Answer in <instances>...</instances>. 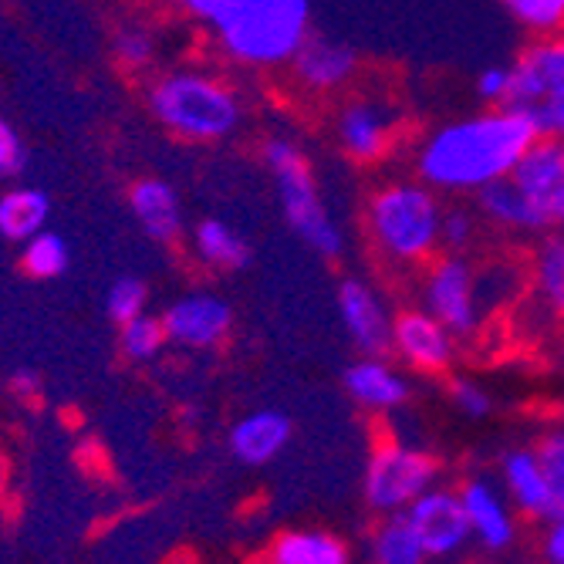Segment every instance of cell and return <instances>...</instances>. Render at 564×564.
Listing matches in <instances>:
<instances>
[{
	"label": "cell",
	"instance_id": "obj_1",
	"mask_svg": "<svg viewBox=\"0 0 564 564\" xmlns=\"http://www.w3.org/2000/svg\"><path fill=\"white\" fill-rule=\"evenodd\" d=\"M538 132L507 106H487L430 126L409 149V166L440 196H474L514 173Z\"/></svg>",
	"mask_w": 564,
	"mask_h": 564
},
{
	"label": "cell",
	"instance_id": "obj_2",
	"mask_svg": "<svg viewBox=\"0 0 564 564\" xmlns=\"http://www.w3.org/2000/svg\"><path fill=\"white\" fill-rule=\"evenodd\" d=\"M446 203L416 176H395L372 186L362 207L369 247L392 268H426L443 250Z\"/></svg>",
	"mask_w": 564,
	"mask_h": 564
},
{
	"label": "cell",
	"instance_id": "obj_3",
	"mask_svg": "<svg viewBox=\"0 0 564 564\" xmlns=\"http://www.w3.org/2000/svg\"><path fill=\"white\" fill-rule=\"evenodd\" d=\"M207 28L230 62L258 72L288 68L312 34V0H227Z\"/></svg>",
	"mask_w": 564,
	"mask_h": 564
},
{
	"label": "cell",
	"instance_id": "obj_4",
	"mask_svg": "<svg viewBox=\"0 0 564 564\" xmlns=\"http://www.w3.org/2000/svg\"><path fill=\"white\" fill-rule=\"evenodd\" d=\"M145 109L183 142H220L243 122L240 91L203 68H173L149 82Z\"/></svg>",
	"mask_w": 564,
	"mask_h": 564
},
{
	"label": "cell",
	"instance_id": "obj_5",
	"mask_svg": "<svg viewBox=\"0 0 564 564\" xmlns=\"http://www.w3.org/2000/svg\"><path fill=\"white\" fill-rule=\"evenodd\" d=\"M261 160L278 186V203L284 210L288 227L304 240L307 250H315L318 258L335 261L345 253V230L332 217L328 203L322 199L318 176L312 170L307 152L288 139V135H271L261 145Z\"/></svg>",
	"mask_w": 564,
	"mask_h": 564
},
{
	"label": "cell",
	"instance_id": "obj_6",
	"mask_svg": "<svg viewBox=\"0 0 564 564\" xmlns=\"http://www.w3.org/2000/svg\"><path fill=\"white\" fill-rule=\"evenodd\" d=\"M503 106L518 112L541 139L564 142V31L531 37L510 65Z\"/></svg>",
	"mask_w": 564,
	"mask_h": 564
},
{
	"label": "cell",
	"instance_id": "obj_7",
	"mask_svg": "<svg viewBox=\"0 0 564 564\" xmlns=\"http://www.w3.org/2000/svg\"><path fill=\"white\" fill-rule=\"evenodd\" d=\"M436 484H440V464L433 453L409 446L402 440H382L366 464L362 494L379 518H389V514H402L409 503L420 500Z\"/></svg>",
	"mask_w": 564,
	"mask_h": 564
},
{
	"label": "cell",
	"instance_id": "obj_8",
	"mask_svg": "<svg viewBox=\"0 0 564 564\" xmlns=\"http://www.w3.org/2000/svg\"><path fill=\"white\" fill-rule=\"evenodd\" d=\"M420 297L426 312L456 338L474 335L484 322V307L477 294V264L467 253H436L423 271Z\"/></svg>",
	"mask_w": 564,
	"mask_h": 564
},
{
	"label": "cell",
	"instance_id": "obj_9",
	"mask_svg": "<svg viewBox=\"0 0 564 564\" xmlns=\"http://www.w3.org/2000/svg\"><path fill=\"white\" fill-rule=\"evenodd\" d=\"M402 139V112L382 95H351L335 112V142L358 166L386 163Z\"/></svg>",
	"mask_w": 564,
	"mask_h": 564
},
{
	"label": "cell",
	"instance_id": "obj_10",
	"mask_svg": "<svg viewBox=\"0 0 564 564\" xmlns=\"http://www.w3.org/2000/svg\"><path fill=\"white\" fill-rule=\"evenodd\" d=\"M405 521L413 524L426 557L446 561L456 557L470 544V524L464 514V503H459V490L453 487H433L420 500H413L405 510Z\"/></svg>",
	"mask_w": 564,
	"mask_h": 564
},
{
	"label": "cell",
	"instance_id": "obj_11",
	"mask_svg": "<svg viewBox=\"0 0 564 564\" xmlns=\"http://www.w3.org/2000/svg\"><path fill=\"white\" fill-rule=\"evenodd\" d=\"M510 183L528 196L547 230L564 227V142L538 135L510 173Z\"/></svg>",
	"mask_w": 564,
	"mask_h": 564
},
{
	"label": "cell",
	"instance_id": "obj_12",
	"mask_svg": "<svg viewBox=\"0 0 564 564\" xmlns=\"http://www.w3.org/2000/svg\"><path fill=\"white\" fill-rule=\"evenodd\" d=\"M166 338L189 351H207L227 341L234 328V307L214 291H189L176 297L163 315Z\"/></svg>",
	"mask_w": 564,
	"mask_h": 564
},
{
	"label": "cell",
	"instance_id": "obj_13",
	"mask_svg": "<svg viewBox=\"0 0 564 564\" xmlns=\"http://www.w3.org/2000/svg\"><path fill=\"white\" fill-rule=\"evenodd\" d=\"M358 68H362L358 51L325 34H307V41L297 47V55L288 65L291 82L304 95H315V98L345 91L358 78Z\"/></svg>",
	"mask_w": 564,
	"mask_h": 564
},
{
	"label": "cell",
	"instance_id": "obj_14",
	"mask_svg": "<svg viewBox=\"0 0 564 564\" xmlns=\"http://www.w3.org/2000/svg\"><path fill=\"white\" fill-rule=\"evenodd\" d=\"M389 351H395L399 362H405L409 369L440 376L456 358V335L440 325L426 307H409V312L392 315Z\"/></svg>",
	"mask_w": 564,
	"mask_h": 564
},
{
	"label": "cell",
	"instance_id": "obj_15",
	"mask_svg": "<svg viewBox=\"0 0 564 564\" xmlns=\"http://www.w3.org/2000/svg\"><path fill=\"white\" fill-rule=\"evenodd\" d=\"M338 318L348 341L362 355H386L392 341V312L386 297L362 278L338 284Z\"/></svg>",
	"mask_w": 564,
	"mask_h": 564
},
{
	"label": "cell",
	"instance_id": "obj_16",
	"mask_svg": "<svg viewBox=\"0 0 564 564\" xmlns=\"http://www.w3.org/2000/svg\"><path fill=\"white\" fill-rule=\"evenodd\" d=\"M459 503L470 524V541L484 544L487 551H503L518 538V514L507 500L500 484L487 477H474L459 487Z\"/></svg>",
	"mask_w": 564,
	"mask_h": 564
},
{
	"label": "cell",
	"instance_id": "obj_17",
	"mask_svg": "<svg viewBox=\"0 0 564 564\" xmlns=\"http://www.w3.org/2000/svg\"><path fill=\"white\" fill-rule=\"evenodd\" d=\"M500 490L514 503L518 514L534 521L554 518V490L538 449L518 446L500 456Z\"/></svg>",
	"mask_w": 564,
	"mask_h": 564
},
{
	"label": "cell",
	"instance_id": "obj_18",
	"mask_svg": "<svg viewBox=\"0 0 564 564\" xmlns=\"http://www.w3.org/2000/svg\"><path fill=\"white\" fill-rule=\"evenodd\" d=\"M341 386L358 405L366 409V413H376V416L395 413V409H402L409 402V395H413L409 379L392 362H386L382 355L355 358V362L341 372Z\"/></svg>",
	"mask_w": 564,
	"mask_h": 564
},
{
	"label": "cell",
	"instance_id": "obj_19",
	"mask_svg": "<svg viewBox=\"0 0 564 564\" xmlns=\"http://www.w3.org/2000/svg\"><path fill=\"white\" fill-rule=\"evenodd\" d=\"M294 423L281 413V409H258V413H247L230 426V453L240 459L243 467H268L284 453L291 443Z\"/></svg>",
	"mask_w": 564,
	"mask_h": 564
},
{
	"label": "cell",
	"instance_id": "obj_20",
	"mask_svg": "<svg viewBox=\"0 0 564 564\" xmlns=\"http://www.w3.org/2000/svg\"><path fill=\"white\" fill-rule=\"evenodd\" d=\"M470 199H474V214L487 227H494V230L521 234V237H541V234H547V224L541 220V214L528 203V196L514 183H510V176L484 186Z\"/></svg>",
	"mask_w": 564,
	"mask_h": 564
},
{
	"label": "cell",
	"instance_id": "obj_21",
	"mask_svg": "<svg viewBox=\"0 0 564 564\" xmlns=\"http://www.w3.org/2000/svg\"><path fill=\"white\" fill-rule=\"evenodd\" d=\"M129 210L145 230V237L152 240L173 243L183 234V203L173 183L166 180H156V176L135 180L129 189Z\"/></svg>",
	"mask_w": 564,
	"mask_h": 564
},
{
	"label": "cell",
	"instance_id": "obj_22",
	"mask_svg": "<svg viewBox=\"0 0 564 564\" xmlns=\"http://www.w3.org/2000/svg\"><path fill=\"white\" fill-rule=\"evenodd\" d=\"M528 284L534 301L551 315H564V230H547L531 250Z\"/></svg>",
	"mask_w": 564,
	"mask_h": 564
},
{
	"label": "cell",
	"instance_id": "obj_23",
	"mask_svg": "<svg viewBox=\"0 0 564 564\" xmlns=\"http://www.w3.org/2000/svg\"><path fill=\"white\" fill-rule=\"evenodd\" d=\"M271 564H351V551L332 531L297 528L271 544Z\"/></svg>",
	"mask_w": 564,
	"mask_h": 564
},
{
	"label": "cell",
	"instance_id": "obj_24",
	"mask_svg": "<svg viewBox=\"0 0 564 564\" xmlns=\"http://www.w3.org/2000/svg\"><path fill=\"white\" fill-rule=\"evenodd\" d=\"M193 253L214 271H243L250 264V243L224 220H199L193 227Z\"/></svg>",
	"mask_w": 564,
	"mask_h": 564
},
{
	"label": "cell",
	"instance_id": "obj_25",
	"mask_svg": "<svg viewBox=\"0 0 564 564\" xmlns=\"http://www.w3.org/2000/svg\"><path fill=\"white\" fill-rule=\"evenodd\" d=\"M366 557L369 564H426L430 561L413 524L405 521V514H389L369 531Z\"/></svg>",
	"mask_w": 564,
	"mask_h": 564
},
{
	"label": "cell",
	"instance_id": "obj_26",
	"mask_svg": "<svg viewBox=\"0 0 564 564\" xmlns=\"http://www.w3.org/2000/svg\"><path fill=\"white\" fill-rule=\"evenodd\" d=\"M47 217H51V199L41 189L18 186L0 196V234L14 243H24L34 234H41Z\"/></svg>",
	"mask_w": 564,
	"mask_h": 564
},
{
	"label": "cell",
	"instance_id": "obj_27",
	"mask_svg": "<svg viewBox=\"0 0 564 564\" xmlns=\"http://www.w3.org/2000/svg\"><path fill=\"white\" fill-rule=\"evenodd\" d=\"M68 243L62 234L55 230H41L34 234L31 240H24V250H21V264L31 278L37 281H51V278H62L68 271Z\"/></svg>",
	"mask_w": 564,
	"mask_h": 564
},
{
	"label": "cell",
	"instance_id": "obj_28",
	"mask_svg": "<svg viewBox=\"0 0 564 564\" xmlns=\"http://www.w3.org/2000/svg\"><path fill=\"white\" fill-rule=\"evenodd\" d=\"M166 328L163 318H152V315H135L132 322L119 325V351L129 358V362H152L160 358V351L166 348Z\"/></svg>",
	"mask_w": 564,
	"mask_h": 564
},
{
	"label": "cell",
	"instance_id": "obj_29",
	"mask_svg": "<svg viewBox=\"0 0 564 564\" xmlns=\"http://www.w3.org/2000/svg\"><path fill=\"white\" fill-rule=\"evenodd\" d=\"M500 8L531 37L564 31V0H500Z\"/></svg>",
	"mask_w": 564,
	"mask_h": 564
},
{
	"label": "cell",
	"instance_id": "obj_30",
	"mask_svg": "<svg viewBox=\"0 0 564 564\" xmlns=\"http://www.w3.org/2000/svg\"><path fill=\"white\" fill-rule=\"evenodd\" d=\"M112 55L126 72L139 75L156 62V37H152L149 28H142V24H126L112 37Z\"/></svg>",
	"mask_w": 564,
	"mask_h": 564
},
{
	"label": "cell",
	"instance_id": "obj_31",
	"mask_svg": "<svg viewBox=\"0 0 564 564\" xmlns=\"http://www.w3.org/2000/svg\"><path fill=\"white\" fill-rule=\"evenodd\" d=\"M145 297H149V291H145V284H142L139 278H119V281L109 288V297H106L109 318H112L116 325L132 322L135 315L145 312Z\"/></svg>",
	"mask_w": 564,
	"mask_h": 564
},
{
	"label": "cell",
	"instance_id": "obj_32",
	"mask_svg": "<svg viewBox=\"0 0 564 564\" xmlns=\"http://www.w3.org/2000/svg\"><path fill=\"white\" fill-rule=\"evenodd\" d=\"M480 217L470 207H446L443 214V250L449 253H467L477 240Z\"/></svg>",
	"mask_w": 564,
	"mask_h": 564
},
{
	"label": "cell",
	"instance_id": "obj_33",
	"mask_svg": "<svg viewBox=\"0 0 564 564\" xmlns=\"http://www.w3.org/2000/svg\"><path fill=\"white\" fill-rule=\"evenodd\" d=\"M541 464L551 477V490H554V514H564V426L551 430L538 446Z\"/></svg>",
	"mask_w": 564,
	"mask_h": 564
},
{
	"label": "cell",
	"instance_id": "obj_34",
	"mask_svg": "<svg viewBox=\"0 0 564 564\" xmlns=\"http://www.w3.org/2000/svg\"><path fill=\"white\" fill-rule=\"evenodd\" d=\"M446 395H449V405L456 409V413L467 416V420H484L494 409L490 392L484 386H477L474 379H449Z\"/></svg>",
	"mask_w": 564,
	"mask_h": 564
},
{
	"label": "cell",
	"instance_id": "obj_35",
	"mask_svg": "<svg viewBox=\"0 0 564 564\" xmlns=\"http://www.w3.org/2000/svg\"><path fill=\"white\" fill-rule=\"evenodd\" d=\"M28 163V149L18 135V129L8 122V119H0V180H11L24 170Z\"/></svg>",
	"mask_w": 564,
	"mask_h": 564
},
{
	"label": "cell",
	"instance_id": "obj_36",
	"mask_svg": "<svg viewBox=\"0 0 564 564\" xmlns=\"http://www.w3.org/2000/svg\"><path fill=\"white\" fill-rule=\"evenodd\" d=\"M507 88H510V65H487L474 82V91L484 106H503Z\"/></svg>",
	"mask_w": 564,
	"mask_h": 564
},
{
	"label": "cell",
	"instance_id": "obj_37",
	"mask_svg": "<svg viewBox=\"0 0 564 564\" xmlns=\"http://www.w3.org/2000/svg\"><path fill=\"white\" fill-rule=\"evenodd\" d=\"M541 551L547 564H564V514L547 518L544 538H541Z\"/></svg>",
	"mask_w": 564,
	"mask_h": 564
},
{
	"label": "cell",
	"instance_id": "obj_38",
	"mask_svg": "<svg viewBox=\"0 0 564 564\" xmlns=\"http://www.w3.org/2000/svg\"><path fill=\"white\" fill-rule=\"evenodd\" d=\"M11 386H14V392H18V395H34V392H37V376L21 369V372H14Z\"/></svg>",
	"mask_w": 564,
	"mask_h": 564
},
{
	"label": "cell",
	"instance_id": "obj_39",
	"mask_svg": "<svg viewBox=\"0 0 564 564\" xmlns=\"http://www.w3.org/2000/svg\"><path fill=\"white\" fill-rule=\"evenodd\" d=\"M0 500H4V487H0Z\"/></svg>",
	"mask_w": 564,
	"mask_h": 564
},
{
	"label": "cell",
	"instance_id": "obj_40",
	"mask_svg": "<svg viewBox=\"0 0 564 564\" xmlns=\"http://www.w3.org/2000/svg\"><path fill=\"white\" fill-rule=\"evenodd\" d=\"M561 230H564V227H561Z\"/></svg>",
	"mask_w": 564,
	"mask_h": 564
}]
</instances>
